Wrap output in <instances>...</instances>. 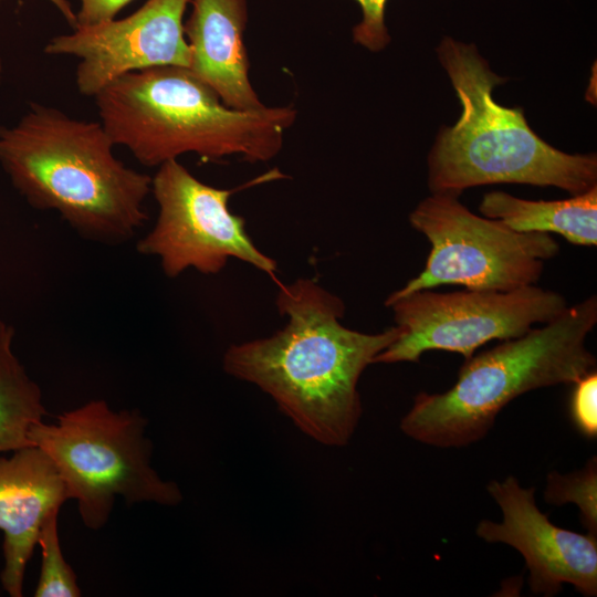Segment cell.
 <instances>
[{
    "mask_svg": "<svg viewBox=\"0 0 597 597\" xmlns=\"http://www.w3.org/2000/svg\"><path fill=\"white\" fill-rule=\"evenodd\" d=\"M59 512V507L52 510L40 528L38 544L42 551V562L34 590L35 597H78L82 595L76 574L65 561L60 545Z\"/></svg>",
    "mask_w": 597,
    "mask_h": 597,
    "instance_id": "obj_16",
    "label": "cell"
},
{
    "mask_svg": "<svg viewBox=\"0 0 597 597\" xmlns=\"http://www.w3.org/2000/svg\"><path fill=\"white\" fill-rule=\"evenodd\" d=\"M597 323L595 295L555 320L465 359L454 385L441 394L419 392L400 421L409 438L438 448L483 439L499 412L538 388L574 384L594 370L586 339Z\"/></svg>",
    "mask_w": 597,
    "mask_h": 597,
    "instance_id": "obj_5",
    "label": "cell"
},
{
    "mask_svg": "<svg viewBox=\"0 0 597 597\" xmlns=\"http://www.w3.org/2000/svg\"><path fill=\"white\" fill-rule=\"evenodd\" d=\"M108 136L143 166L159 167L193 153L203 160L237 155L268 161L295 121L291 106L239 111L188 67L157 66L127 73L95 96Z\"/></svg>",
    "mask_w": 597,
    "mask_h": 597,
    "instance_id": "obj_3",
    "label": "cell"
},
{
    "mask_svg": "<svg viewBox=\"0 0 597 597\" xmlns=\"http://www.w3.org/2000/svg\"><path fill=\"white\" fill-rule=\"evenodd\" d=\"M281 331L231 345L223 356L227 374L258 386L313 440L343 447L353 437L363 407L359 378L375 357L401 334L395 325L368 334L345 327L344 302L315 281L280 284Z\"/></svg>",
    "mask_w": 597,
    "mask_h": 597,
    "instance_id": "obj_1",
    "label": "cell"
},
{
    "mask_svg": "<svg viewBox=\"0 0 597 597\" xmlns=\"http://www.w3.org/2000/svg\"><path fill=\"white\" fill-rule=\"evenodd\" d=\"M596 458L574 473L563 475L552 471L546 479L544 499L552 505L575 503L583 525L589 534H597V465Z\"/></svg>",
    "mask_w": 597,
    "mask_h": 597,
    "instance_id": "obj_17",
    "label": "cell"
},
{
    "mask_svg": "<svg viewBox=\"0 0 597 597\" xmlns=\"http://www.w3.org/2000/svg\"><path fill=\"white\" fill-rule=\"evenodd\" d=\"M575 384L570 397V418L577 430L593 439L597 436V374L591 370Z\"/></svg>",
    "mask_w": 597,
    "mask_h": 597,
    "instance_id": "obj_18",
    "label": "cell"
},
{
    "mask_svg": "<svg viewBox=\"0 0 597 597\" xmlns=\"http://www.w3.org/2000/svg\"><path fill=\"white\" fill-rule=\"evenodd\" d=\"M488 492L499 504L502 521L482 520L476 535L521 553L534 594L553 596L570 584L585 596L597 595V537L554 525L535 503V488H522L515 476L492 480Z\"/></svg>",
    "mask_w": 597,
    "mask_h": 597,
    "instance_id": "obj_11",
    "label": "cell"
},
{
    "mask_svg": "<svg viewBox=\"0 0 597 597\" xmlns=\"http://www.w3.org/2000/svg\"><path fill=\"white\" fill-rule=\"evenodd\" d=\"M191 14L184 24L190 48L189 70L228 107L239 111L263 107L249 80L243 43L247 0H191Z\"/></svg>",
    "mask_w": 597,
    "mask_h": 597,
    "instance_id": "obj_13",
    "label": "cell"
},
{
    "mask_svg": "<svg viewBox=\"0 0 597 597\" xmlns=\"http://www.w3.org/2000/svg\"><path fill=\"white\" fill-rule=\"evenodd\" d=\"M2 1H4V0H0V4L2 3ZM2 72H3V67H2V61H1V57H0V84H1V81H2Z\"/></svg>",
    "mask_w": 597,
    "mask_h": 597,
    "instance_id": "obj_23",
    "label": "cell"
},
{
    "mask_svg": "<svg viewBox=\"0 0 597 597\" xmlns=\"http://www.w3.org/2000/svg\"><path fill=\"white\" fill-rule=\"evenodd\" d=\"M14 328L0 336V453L32 447L30 431L46 410L39 385L15 356Z\"/></svg>",
    "mask_w": 597,
    "mask_h": 597,
    "instance_id": "obj_15",
    "label": "cell"
},
{
    "mask_svg": "<svg viewBox=\"0 0 597 597\" xmlns=\"http://www.w3.org/2000/svg\"><path fill=\"white\" fill-rule=\"evenodd\" d=\"M132 1L134 0H81L75 28L113 20Z\"/></svg>",
    "mask_w": 597,
    "mask_h": 597,
    "instance_id": "obj_20",
    "label": "cell"
},
{
    "mask_svg": "<svg viewBox=\"0 0 597 597\" xmlns=\"http://www.w3.org/2000/svg\"><path fill=\"white\" fill-rule=\"evenodd\" d=\"M458 196L431 193L409 216L431 249L423 270L387 300L441 285L510 291L535 284L544 261L559 252L549 233L517 232L499 220L480 217Z\"/></svg>",
    "mask_w": 597,
    "mask_h": 597,
    "instance_id": "obj_7",
    "label": "cell"
},
{
    "mask_svg": "<svg viewBox=\"0 0 597 597\" xmlns=\"http://www.w3.org/2000/svg\"><path fill=\"white\" fill-rule=\"evenodd\" d=\"M190 1L147 0L126 18L80 25L52 38L44 53L77 57L76 88L93 97L127 73L167 65L189 69L182 18Z\"/></svg>",
    "mask_w": 597,
    "mask_h": 597,
    "instance_id": "obj_10",
    "label": "cell"
},
{
    "mask_svg": "<svg viewBox=\"0 0 597 597\" xmlns=\"http://www.w3.org/2000/svg\"><path fill=\"white\" fill-rule=\"evenodd\" d=\"M385 304L402 327L400 336L374 359L385 364L419 362L428 350L453 352L468 359L485 343L520 337L568 307L563 295L535 284L510 291L421 290Z\"/></svg>",
    "mask_w": 597,
    "mask_h": 597,
    "instance_id": "obj_8",
    "label": "cell"
},
{
    "mask_svg": "<svg viewBox=\"0 0 597 597\" xmlns=\"http://www.w3.org/2000/svg\"><path fill=\"white\" fill-rule=\"evenodd\" d=\"M438 57L461 104V116L440 130L428 156L431 193L460 196L493 184L553 186L572 196L597 185V157L567 154L543 140L522 108L493 97L505 78L495 74L473 44L444 38Z\"/></svg>",
    "mask_w": 597,
    "mask_h": 597,
    "instance_id": "obj_4",
    "label": "cell"
},
{
    "mask_svg": "<svg viewBox=\"0 0 597 597\" xmlns=\"http://www.w3.org/2000/svg\"><path fill=\"white\" fill-rule=\"evenodd\" d=\"M69 500L64 482L50 457L32 446L0 458V531L3 533V589L23 595V579L40 528L54 509Z\"/></svg>",
    "mask_w": 597,
    "mask_h": 597,
    "instance_id": "obj_12",
    "label": "cell"
},
{
    "mask_svg": "<svg viewBox=\"0 0 597 597\" xmlns=\"http://www.w3.org/2000/svg\"><path fill=\"white\" fill-rule=\"evenodd\" d=\"M146 427L139 410L114 411L96 399L63 412L55 423H35L30 440L53 461L83 523L96 531L107 523L116 496L128 505L175 506L182 501L178 485L150 465Z\"/></svg>",
    "mask_w": 597,
    "mask_h": 597,
    "instance_id": "obj_6",
    "label": "cell"
},
{
    "mask_svg": "<svg viewBox=\"0 0 597 597\" xmlns=\"http://www.w3.org/2000/svg\"><path fill=\"white\" fill-rule=\"evenodd\" d=\"M362 10V20L353 29L354 42L377 52L387 46L390 35L385 23L388 0H355Z\"/></svg>",
    "mask_w": 597,
    "mask_h": 597,
    "instance_id": "obj_19",
    "label": "cell"
},
{
    "mask_svg": "<svg viewBox=\"0 0 597 597\" xmlns=\"http://www.w3.org/2000/svg\"><path fill=\"white\" fill-rule=\"evenodd\" d=\"M7 327H8V324H6L2 320H0V336L7 329Z\"/></svg>",
    "mask_w": 597,
    "mask_h": 597,
    "instance_id": "obj_22",
    "label": "cell"
},
{
    "mask_svg": "<svg viewBox=\"0 0 597 597\" xmlns=\"http://www.w3.org/2000/svg\"><path fill=\"white\" fill-rule=\"evenodd\" d=\"M483 217L517 232H554L576 245L597 244V185L563 200H527L491 191L480 203Z\"/></svg>",
    "mask_w": 597,
    "mask_h": 597,
    "instance_id": "obj_14",
    "label": "cell"
},
{
    "mask_svg": "<svg viewBox=\"0 0 597 597\" xmlns=\"http://www.w3.org/2000/svg\"><path fill=\"white\" fill-rule=\"evenodd\" d=\"M232 192L200 181L177 159L164 163L151 177L158 217L136 250L158 258L169 277L189 268L217 274L230 258L274 277L276 262L256 248L247 233L244 219L228 207Z\"/></svg>",
    "mask_w": 597,
    "mask_h": 597,
    "instance_id": "obj_9",
    "label": "cell"
},
{
    "mask_svg": "<svg viewBox=\"0 0 597 597\" xmlns=\"http://www.w3.org/2000/svg\"><path fill=\"white\" fill-rule=\"evenodd\" d=\"M114 146L100 122L31 103L0 126V167L31 207L57 212L85 239L119 244L148 219L151 177L116 158Z\"/></svg>",
    "mask_w": 597,
    "mask_h": 597,
    "instance_id": "obj_2",
    "label": "cell"
},
{
    "mask_svg": "<svg viewBox=\"0 0 597 597\" xmlns=\"http://www.w3.org/2000/svg\"><path fill=\"white\" fill-rule=\"evenodd\" d=\"M52 3L63 15L66 22L75 28L76 25V13L73 11L71 3L67 0H46Z\"/></svg>",
    "mask_w": 597,
    "mask_h": 597,
    "instance_id": "obj_21",
    "label": "cell"
}]
</instances>
